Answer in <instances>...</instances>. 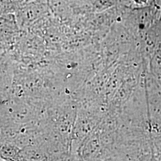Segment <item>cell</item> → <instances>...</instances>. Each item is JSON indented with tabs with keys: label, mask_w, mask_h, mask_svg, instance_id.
I'll use <instances>...</instances> for the list:
<instances>
[{
	"label": "cell",
	"mask_w": 161,
	"mask_h": 161,
	"mask_svg": "<svg viewBox=\"0 0 161 161\" xmlns=\"http://www.w3.org/2000/svg\"><path fill=\"white\" fill-rule=\"evenodd\" d=\"M46 5L40 0H24L17 8V18L23 25L34 22L46 13Z\"/></svg>",
	"instance_id": "cell-1"
},
{
	"label": "cell",
	"mask_w": 161,
	"mask_h": 161,
	"mask_svg": "<svg viewBox=\"0 0 161 161\" xmlns=\"http://www.w3.org/2000/svg\"><path fill=\"white\" fill-rule=\"evenodd\" d=\"M12 1L15 2V3H20L21 2H22L24 0H12Z\"/></svg>",
	"instance_id": "cell-2"
}]
</instances>
